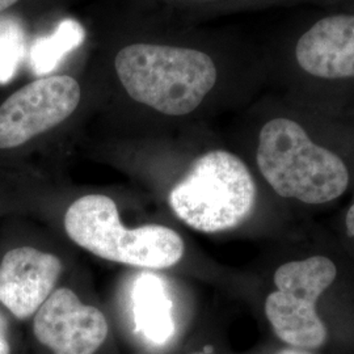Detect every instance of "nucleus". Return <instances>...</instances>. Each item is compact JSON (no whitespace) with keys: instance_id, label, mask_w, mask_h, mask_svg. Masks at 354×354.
<instances>
[{"instance_id":"f257e3e1","label":"nucleus","mask_w":354,"mask_h":354,"mask_svg":"<svg viewBox=\"0 0 354 354\" xmlns=\"http://www.w3.org/2000/svg\"><path fill=\"white\" fill-rule=\"evenodd\" d=\"M114 68L133 100L167 115L194 112L219 82L214 57L187 46L130 44L117 53Z\"/></svg>"},{"instance_id":"f03ea898","label":"nucleus","mask_w":354,"mask_h":354,"mask_svg":"<svg viewBox=\"0 0 354 354\" xmlns=\"http://www.w3.org/2000/svg\"><path fill=\"white\" fill-rule=\"evenodd\" d=\"M256 163L279 196L301 203L333 201L349 185V169L342 156L285 114L269 118L260 129Z\"/></svg>"},{"instance_id":"7ed1b4c3","label":"nucleus","mask_w":354,"mask_h":354,"mask_svg":"<svg viewBox=\"0 0 354 354\" xmlns=\"http://www.w3.org/2000/svg\"><path fill=\"white\" fill-rule=\"evenodd\" d=\"M279 38L273 71L308 88H354V6L314 13Z\"/></svg>"},{"instance_id":"20e7f679","label":"nucleus","mask_w":354,"mask_h":354,"mask_svg":"<svg viewBox=\"0 0 354 354\" xmlns=\"http://www.w3.org/2000/svg\"><path fill=\"white\" fill-rule=\"evenodd\" d=\"M71 241L95 256L125 266L165 269L176 266L185 251L184 241L160 225L125 227L117 205L102 194H88L73 203L64 215Z\"/></svg>"},{"instance_id":"39448f33","label":"nucleus","mask_w":354,"mask_h":354,"mask_svg":"<svg viewBox=\"0 0 354 354\" xmlns=\"http://www.w3.org/2000/svg\"><path fill=\"white\" fill-rule=\"evenodd\" d=\"M168 200L184 223L213 234L236 227L248 218L256 203V184L239 156L212 150L193 162Z\"/></svg>"},{"instance_id":"423d86ee","label":"nucleus","mask_w":354,"mask_h":354,"mask_svg":"<svg viewBox=\"0 0 354 354\" xmlns=\"http://www.w3.org/2000/svg\"><path fill=\"white\" fill-rule=\"evenodd\" d=\"M337 277L326 256H311L279 266L276 290L268 295L266 315L279 340L297 349H315L327 342V327L317 315V302Z\"/></svg>"},{"instance_id":"0eeeda50","label":"nucleus","mask_w":354,"mask_h":354,"mask_svg":"<svg viewBox=\"0 0 354 354\" xmlns=\"http://www.w3.org/2000/svg\"><path fill=\"white\" fill-rule=\"evenodd\" d=\"M80 84L70 75L42 76L0 105V149H13L58 127L74 113Z\"/></svg>"},{"instance_id":"6e6552de","label":"nucleus","mask_w":354,"mask_h":354,"mask_svg":"<svg viewBox=\"0 0 354 354\" xmlns=\"http://www.w3.org/2000/svg\"><path fill=\"white\" fill-rule=\"evenodd\" d=\"M33 332L53 354H95L109 326L99 308L83 304L71 289L59 288L35 314Z\"/></svg>"},{"instance_id":"1a4fd4ad","label":"nucleus","mask_w":354,"mask_h":354,"mask_svg":"<svg viewBox=\"0 0 354 354\" xmlns=\"http://www.w3.org/2000/svg\"><path fill=\"white\" fill-rule=\"evenodd\" d=\"M62 272L61 260L32 247L15 248L0 263V304L13 317H33L54 291Z\"/></svg>"},{"instance_id":"9d476101","label":"nucleus","mask_w":354,"mask_h":354,"mask_svg":"<svg viewBox=\"0 0 354 354\" xmlns=\"http://www.w3.org/2000/svg\"><path fill=\"white\" fill-rule=\"evenodd\" d=\"M131 304L136 327L145 340L160 346L174 337V304L165 279L142 273L133 283Z\"/></svg>"},{"instance_id":"9b49d317","label":"nucleus","mask_w":354,"mask_h":354,"mask_svg":"<svg viewBox=\"0 0 354 354\" xmlns=\"http://www.w3.org/2000/svg\"><path fill=\"white\" fill-rule=\"evenodd\" d=\"M84 39V29L75 20H64L49 37L39 38L30 50V66L38 75L51 71L64 54Z\"/></svg>"},{"instance_id":"f8f14e48","label":"nucleus","mask_w":354,"mask_h":354,"mask_svg":"<svg viewBox=\"0 0 354 354\" xmlns=\"http://www.w3.org/2000/svg\"><path fill=\"white\" fill-rule=\"evenodd\" d=\"M24 54L23 28L12 17H0V84L10 82Z\"/></svg>"},{"instance_id":"ddd939ff","label":"nucleus","mask_w":354,"mask_h":354,"mask_svg":"<svg viewBox=\"0 0 354 354\" xmlns=\"http://www.w3.org/2000/svg\"><path fill=\"white\" fill-rule=\"evenodd\" d=\"M0 354H11V345L7 335V322L0 314Z\"/></svg>"},{"instance_id":"4468645a","label":"nucleus","mask_w":354,"mask_h":354,"mask_svg":"<svg viewBox=\"0 0 354 354\" xmlns=\"http://www.w3.org/2000/svg\"><path fill=\"white\" fill-rule=\"evenodd\" d=\"M345 227L348 231V235L354 239V203L349 207L346 216H345Z\"/></svg>"},{"instance_id":"2eb2a0df","label":"nucleus","mask_w":354,"mask_h":354,"mask_svg":"<svg viewBox=\"0 0 354 354\" xmlns=\"http://www.w3.org/2000/svg\"><path fill=\"white\" fill-rule=\"evenodd\" d=\"M320 3H328V4H342V6H354V0H317Z\"/></svg>"},{"instance_id":"dca6fc26","label":"nucleus","mask_w":354,"mask_h":354,"mask_svg":"<svg viewBox=\"0 0 354 354\" xmlns=\"http://www.w3.org/2000/svg\"><path fill=\"white\" fill-rule=\"evenodd\" d=\"M276 354H313L310 353V352H307V351H304V349H297V348H288V349H283V351H281L279 353Z\"/></svg>"},{"instance_id":"f3484780","label":"nucleus","mask_w":354,"mask_h":354,"mask_svg":"<svg viewBox=\"0 0 354 354\" xmlns=\"http://www.w3.org/2000/svg\"><path fill=\"white\" fill-rule=\"evenodd\" d=\"M16 1H19V0H0V12L10 8Z\"/></svg>"},{"instance_id":"a211bd4d","label":"nucleus","mask_w":354,"mask_h":354,"mask_svg":"<svg viewBox=\"0 0 354 354\" xmlns=\"http://www.w3.org/2000/svg\"><path fill=\"white\" fill-rule=\"evenodd\" d=\"M268 3H276L279 6H283V4H294V3H301L304 0H266Z\"/></svg>"},{"instance_id":"6ab92c4d","label":"nucleus","mask_w":354,"mask_h":354,"mask_svg":"<svg viewBox=\"0 0 354 354\" xmlns=\"http://www.w3.org/2000/svg\"><path fill=\"white\" fill-rule=\"evenodd\" d=\"M192 354H212V353H209V352H196V353H192Z\"/></svg>"}]
</instances>
